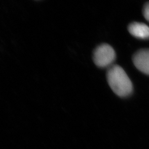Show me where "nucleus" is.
I'll return each mask as SVG.
<instances>
[{
	"label": "nucleus",
	"mask_w": 149,
	"mask_h": 149,
	"mask_svg": "<svg viewBox=\"0 0 149 149\" xmlns=\"http://www.w3.org/2000/svg\"><path fill=\"white\" fill-rule=\"evenodd\" d=\"M107 79L110 87L118 96L124 97L132 93V82L125 71L119 65H114L108 68Z\"/></svg>",
	"instance_id": "obj_1"
},
{
	"label": "nucleus",
	"mask_w": 149,
	"mask_h": 149,
	"mask_svg": "<svg viewBox=\"0 0 149 149\" xmlns=\"http://www.w3.org/2000/svg\"><path fill=\"white\" fill-rule=\"evenodd\" d=\"M93 59L97 66L106 68L113 63L116 59V53L111 46L107 44H103L95 50Z\"/></svg>",
	"instance_id": "obj_2"
},
{
	"label": "nucleus",
	"mask_w": 149,
	"mask_h": 149,
	"mask_svg": "<svg viewBox=\"0 0 149 149\" xmlns=\"http://www.w3.org/2000/svg\"><path fill=\"white\" fill-rule=\"evenodd\" d=\"M133 61L135 67L144 74L149 75V49H141L133 55Z\"/></svg>",
	"instance_id": "obj_3"
},
{
	"label": "nucleus",
	"mask_w": 149,
	"mask_h": 149,
	"mask_svg": "<svg viewBox=\"0 0 149 149\" xmlns=\"http://www.w3.org/2000/svg\"><path fill=\"white\" fill-rule=\"evenodd\" d=\"M129 32L134 37L142 39H149V27L144 23L133 22L128 27Z\"/></svg>",
	"instance_id": "obj_4"
},
{
	"label": "nucleus",
	"mask_w": 149,
	"mask_h": 149,
	"mask_svg": "<svg viewBox=\"0 0 149 149\" xmlns=\"http://www.w3.org/2000/svg\"><path fill=\"white\" fill-rule=\"evenodd\" d=\"M143 15L145 19L149 22V2L145 3L143 8Z\"/></svg>",
	"instance_id": "obj_5"
}]
</instances>
